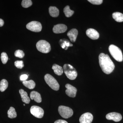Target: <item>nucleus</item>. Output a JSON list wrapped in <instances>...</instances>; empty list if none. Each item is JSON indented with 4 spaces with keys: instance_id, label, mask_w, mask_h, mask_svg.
I'll return each instance as SVG.
<instances>
[{
    "instance_id": "f257e3e1",
    "label": "nucleus",
    "mask_w": 123,
    "mask_h": 123,
    "mask_svg": "<svg viewBox=\"0 0 123 123\" xmlns=\"http://www.w3.org/2000/svg\"><path fill=\"white\" fill-rule=\"evenodd\" d=\"M98 58L99 65L103 72L106 74L111 73L114 69L115 66L109 55L101 53Z\"/></svg>"
},
{
    "instance_id": "f03ea898",
    "label": "nucleus",
    "mask_w": 123,
    "mask_h": 123,
    "mask_svg": "<svg viewBox=\"0 0 123 123\" xmlns=\"http://www.w3.org/2000/svg\"><path fill=\"white\" fill-rule=\"evenodd\" d=\"M109 50L112 57L117 61L121 62L123 60V53L121 49L114 44L109 47Z\"/></svg>"
},
{
    "instance_id": "7ed1b4c3",
    "label": "nucleus",
    "mask_w": 123,
    "mask_h": 123,
    "mask_svg": "<svg viewBox=\"0 0 123 123\" xmlns=\"http://www.w3.org/2000/svg\"><path fill=\"white\" fill-rule=\"evenodd\" d=\"M63 68L65 74L68 79L74 80L76 78L77 73L72 66L69 64H65L64 65Z\"/></svg>"
},
{
    "instance_id": "20e7f679",
    "label": "nucleus",
    "mask_w": 123,
    "mask_h": 123,
    "mask_svg": "<svg viewBox=\"0 0 123 123\" xmlns=\"http://www.w3.org/2000/svg\"><path fill=\"white\" fill-rule=\"evenodd\" d=\"M45 81L53 90L57 91L59 89L60 85L55 78L49 74H47L44 77Z\"/></svg>"
},
{
    "instance_id": "39448f33",
    "label": "nucleus",
    "mask_w": 123,
    "mask_h": 123,
    "mask_svg": "<svg viewBox=\"0 0 123 123\" xmlns=\"http://www.w3.org/2000/svg\"><path fill=\"white\" fill-rule=\"evenodd\" d=\"M36 47L38 51L42 53H48L51 51L50 43L45 40H39L36 43Z\"/></svg>"
},
{
    "instance_id": "423d86ee",
    "label": "nucleus",
    "mask_w": 123,
    "mask_h": 123,
    "mask_svg": "<svg viewBox=\"0 0 123 123\" xmlns=\"http://www.w3.org/2000/svg\"><path fill=\"white\" fill-rule=\"evenodd\" d=\"M58 111L60 115L64 118L68 119L72 116L73 110L68 107L60 106L58 108Z\"/></svg>"
},
{
    "instance_id": "0eeeda50",
    "label": "nucleus",
    "mask_w": 123,
    "mask_h": 123,
    "mask_svg": "<svg viewBox=\"0 0 123 123\" xmlns=\"http://www.w3.org/2000/svg\"><path fill=\"white\" fill-rule=\"evenodd\" d=\"M27 29L31 31L39 32L42 30V25L41 23L39 22L31 21L26 25Z\"/></svg>"
},
{
    "instance_id": "6e6552de",
    "label": "nucleus",
    "mask_w": 123,
    "mask_h": 123,
    "mask_svg": "<svg viewBox=\"0 0 123 123\" xmlns=\"http://www.w3.org/2000/svg\"><path fill=\"white\" fill-rule=\"evenodd\" d=\"M30 112L34 116L38 118H43L44 114V111L42 108L37 106H31V108Z\"/></svg>"
},
{
    "instance_id": "1a4fd4ad",
    "label": "nucleus",
    "mask_w": 123,
    "mask_h": 123,
    "mask_svg": "<svg viewBox=\"0 0 123 123\" xmlns=\"http://www.w3.org/2000/svg\"><path fill=\"white\" fill-rule=\"evenodd\" d=\"M93 117L91 113L86 112L82 115L80 118V123H91L93 121Z\"/></svg>"
},
{
    "instance_id": "9d476101",
    "label": "nucleus",
    "mask_w": 123,
    "mask_h": 123,
    "mask_svg": "<svg viewBox=\"0 0 123 123\" xmlns=\"http://www.w3.org/2000/svg\"><path fill=\"white\" fill-rule=\"evenodd\" d=\"M67 89L65 92L66 94L71 98H75L76 97L77 92L76 88L69 84H67L65 85Z\"/></svg>"
},
{
    "instance_id": "9b49d317",
    "label": "nucleus",
    "mask_w": 123,
    "mask_h": 123,
    "mask_svg": "<svg viewBox=\"0 0 123 123\" xmlns=\"http://www.w3.org/2000/svg\"><path fill=\"white\" fill-rule=\"evenodd\" d=\"M106 118L108 120H112L115 122H119L122 119L121 115L119 113L116 112H111L106 115Z\"/></svg>"
},
{
    "instance_id": "f8f14e48",
    "label": "nucleus",
    "mask_w": 123,
    "mask_h": 123,
    "mask_svg": "<svg viewBox=\"0 0 123 123\" xmlns=\"http://www.w3.org/2000/svg\"><path fill=\"white\" fill-rule=\"evenodd\" d=\"M86 35L91 39L96 40L99 37V34L96 30L93 29H88L86 31Z\"/></svg>"
},
{
    "instance_id": "ddd939ff",
    "label": "nucleus",
    "mask_w": 123,
    "mask_h": 123,
    "mask_svg": "<svg viewBox=\"0 0 123 123\" xmlns=\"http://www.w3.org/2000/svg\"><path fill=\"white\" fill-rule=\"evenodd\" d=\"M67 30V27L63 24H58L54 26L53 31L55 34L64 33Z\"/></svg>"
},
{
    "instance_id": "4468645a",
    "label": "nucleus",
    "mask_w": 123,
    "mask_h": 123,
    "mask_svg": "<svg viewBox=\"0 0 123 123\" xmlns=\"http://www.w3.org/2000/svg\"><path fill=\"white\" fill-rule=\"evenodd\" d=\"M78 34V31L77 29H73L70 30L67 34L70 39V41L73 43H74L76 39L77 36Z\"/></svg>"
},
{
    "instance_id": "2eb2a0df",
    "label": "nucleus",
    "mask_w": 123,
    "mask_h": 123,
    "mask_svg": "<svg viewBox=\"0 0 123 123\" xmlns=\"http://www.w3.org/2000/svg\"><path fill=\"white\" fill-rule=\"evenodd\" d=\"M30 98L32 100H34L38 103H41L42 101V98L41 95L38 92L36 91H33L31 92L30 93Z\"/></svg>"
},
{
    "instance_id": "dca6fc26",
    "label": "nucleus",
    "mask_w": 123,
    "mask_h": 123,
    "mask_svg": "<svg viewBox=\"0 0 123 123\" xmlns=\"http://www.w3.org/2000/svg\"><path fill=\"white\" fill-rule=\"evenodd\" d=\"M19 93L21 95L23 102L27 104L30 103L31 101L30 99L28 97L27 93L22 89L20 90Z\"/></svg>"
},
{
    "instance_id": "f3484780",
    "label": "nucleus",
    "mask_w": 123,
    "mask_h": 123,
    "mask_svg": "<svg viewBox=\"0 0 123 123\" xmlns=\"http://www.w3.org/2000/svg\"><path fill=\"white\" fill-rule=\"evenodd\" d=\"M60 44L62 48L65 50H67L69 47H72L73 44L71 43L68 40L62 39L60 41Z\"/></svg>"
},
{
    "instance_id": "a211bd4d",
    "label": "nucleus",
    "mask_w": 123,
    "mask_h": 123,
    "mask_svg": "<svg viewBox=\"0 0 123 123\" xmlns=\"http://www.w3.org/2000/svg\"><path fill=\"white\" fill-rule=\"evenodd\" d=\"M49 13L50 15L53 17H57L59 15V11L55 7L50 6L49 7Z\"/></svg>"
},
{
    "instance_id": "6ab92c4d",
    "label": "nucleus",
    "mask_w": 123,
    "mask_h": 123,
    "mask_svg": "<svg viewBox=\"0 0 123 123\" xmlns=\"http://www.w3.org/2000/svg\"><path fill=\"white\" fill-rule=\"evenodd\" d=\"M52 69L54 70L55 74L58 76H61L63 73V70L62 67L56 64L53 65Z\"/></svg>"
},
{
    "instance_id": "aec40b11",
    "label": "nucleus",
    "mask_w": 123,
    "mask_h": 123,
    "mask_svg": "<svg viewBox=\"0 0 123 123\" xmlns=\"http://www.w3.org/2000/svg\"><path fill=\"white\" fill-rule=\"evenodd\" d=\"M112 17L116 21L118 22H123V14L119 12H115L112 14Z\"/></svg>"
},
{
    "instance_id": "412c9836",
    "label": "nucleus",
    "mask_w": 123,
    "mask_h": 123,
    "mask_svg": "<svg viewBox=\"0 0 123 123\" xmlns=\"http://www.w3.org/2000/svg\"><path fill=\"white\" fill-rule=\"evenodd\" d=\"M23 84L25 86L30 89H33L35 87L36 84L33 80L24 81H23Z\"/></svg>"
},
{
    "instance_id": "4be33fe9",
    "label": "nucleus",
    "mask_w": 123,
    "mask_h": 123,
    "mask_svg": "<svg viewBox=\"0 0 123 123\" xmlns=\"http://www.w3.org/2000/svg\"><path fill=\"white\" fill-rule=\"evenodd\" d=\"M8 117L12 119L16 118L17 116V114L14 108L11 107L10 108L8 112Z\"/></svg>"
},
{
    "instance_id": "5701e85b",
    "label": "nucleus",
    "mask_w": 123,
    "mask_h": 123,
    "mask_svg": "<svg viewBox=\"0 0 123 123\" xmlns=\"http://www.w3.org/2000/svg\"><path fill=\"white\" fill-rule=\"evenodd\" d=\"M8 86V83L7 80L3 79L0 82V90L1 92H4L7 89Z\"/></svg>"
},
{
    "instance_id": "b1692460",
    "label": "nucleus",
    "mask_w": 123,
    "mask_h": 123,
    "mask_svg": "<svg viewBox=\"0 0 123 123\" xmlns=\"http://www.w3.org/2000/svg\"><path fill=\"white\" fill-rule=\"evenodd\" d=\"M63 11L65 16L68 18L72 16L74 13V11L70 9L69 6H67L65 7Z\"/></svg>"
},
{
    "instance_id": "393cba45",
    "label": "nucleus",
    "mask_w": 123,
    "mask_h": 123,
    "mask_svg": "<svg viewBox=\"0 0 123 123\" xmlns=\"http://www.w3.org/2000/svg\"><path fill=\"white\" fill-rule=\"evenodd\" d=\"M23 7L27 8L30 7L32 5V2L31 0H23L21 4Z\"/></svg>"
},
{
    "instance_id": "a878e982",
    "label": "nucleus",
    "mask_w": 123,
    "mask_h": 123,
    "mask_svg": "<svg viewBox=\"0 0 123 123\" xmlns=\"http://www.w3.org/2000/svg\"><path fill=\"white\" fill-rule=\"evenodd\" d=\"M1 59L2 63L6 64L8 60V57L7 53L5 52H2L1 55Z\"/></svg>"
},
{
    "instance_id": "bb28decb",
    "label": "nucleus",
    "mask_w": 123,
    "mask_h": 123,
    "mask_svg": "<svg viewBox=\"0 0 123 123\" xmlns=\"http://www.w3.org/2000/svg\"><path fill=\"white\" fill-rule=\"evenodd\" d=\"M14 55L16 57L20 58H23L25 55V54L23 51L20 50H17L14 53Z\"/></svg>"
},
{
    "instance_id": "cd10ccee",
    "label": "nucleus",
    "mask_w": 123,
    "mask_h": 123,
    "mask_svg": "<svg viewBox=\"0 0 123 123\" xmlns=\"http://www.w3.org/2000/svg\"><path fill=\"white\" fill-rule=\"evenodd\" d=\"M15 66L18 68L22 69L24 66V63L22 61H17L14 62Z\"/></svg>"
},
{
    "instance_id": "c85d7f7f",
    "label": "nucleus",
    "mask_w": 123,
    "mask_h": 123,
    "mask_svg": "<svg viewBox=\"0 0 123 123\" xmlns=\"http://www.w3.org/2000/svg\"><path fill=\"white\" fill-rule=\"evenodd\" d=\"M88 1L93 5H99L102 4V0H88Z\"/></svg>"
},
{
    "instance_id": "c756f323",
    "label": "nucleus",
    "mask_w": 123,
    "mask_h": 123,
    "mask_svg": "<svg viewBox=\"0 0 123 123\" xmlns=\"http://www.w3.org/2000/svg\"><path fill=\"white\" fill-rule=\"evenodd\" d=\"M28 76L27 75H26V74H24V75H22L21 76L20 79L21 80L24 81H25L28 78Z\"/></svg>"
},
{
    "instance_id": "7c9ffc66",
    "label": "nucleus",
    "mask_w": 123,
    "mask_h": 123,
    "mask_svg": "<svg viewBox=\"0 0 123 123\" xmlns=\"http://www.w3.org/2000/svg\"><path fill=\"white\" fill-rule=\"evenodd\" d=\"M54 123H68L65 120H58L55 121Z\"/></svg>"
},
{
    "instance_id": "2f4dec72",
    "label": "nucleus",
    "mask_w": 123,
    "mask_h": 123,
    "mask_svg": "<svg viewBox=\"0 0 123 123\" xmlns=\"http://www.w3.org/2000/svg\"><path fill=\"white\" fill-rule=\"evenodd\" d=\"M4 20L1 18H0V27H2L4 25Z\"/></svg>"
},
{
    "instance_id": "473e14b6",
    "label": "nucleus",
    "mask_w": 123,
    "mask_h": 123,
    "mask_svg": "<svg viewBox=\"0 0 123 123\" xmlns=\"http://www.w3.org/2000/svg\"><path fill=\"white\" fill-rule=\"evenodd\" d=\"M24 105V106H25V104H24V105Z\"/></svg>"
}]
</instances>
